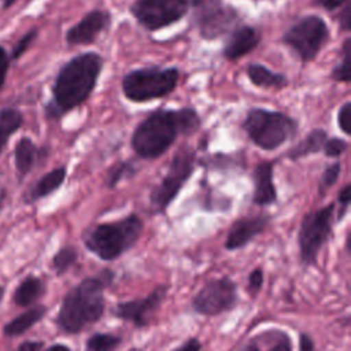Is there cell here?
<instances>
[{
	"mask_svg": "<svg viewBox=\"0 0 351 351\" xmlns=\"http://www.w3.org/2000/svg\"><path fill=\"white\" fill-rule=\"evenodd\" d=\"M169 292V285H156L147 296L121 302L114 308V315L122 321L132 322L136 328H144L149 324L152 314L160 307Z\"/></svg>",
	"mask_w": 351,
	"mask_h": 351,
	"instance_id": "4fadbf2b",
	"label": "cell"
},
{
	"mask_svg": "<svg viewBox=\"0 0 351 351\" xmlns=\"http://www.w3.org/2000/svg\"><path fill=\"white\" fill-rule=\"evenodd\" d=\"M192 11L199 36L208 41L229 34L240 18L239 11L223 0H200Z\"/></svg>",
	"mask_w": 351,
	"mask_h": 351,
	"instance_id": "8fae6325",
	"label": "cell"
},
{
	"mask_svg": "<svg viewBox=\"0 0 351 351\" xmlns=\"http://www.w3.org/2000/svg\"><path fill=\"white\" fill-rule=\"evenodd\" d=\"M180 70L177 67H140L122 77L123 96L133 103H145L169 96L178 85Z\"/></svg>",
	"mask_w": 351,
	"mask_h": 351,
	"instance_id": "8992f818",
	"label": "cell"
},
{
	"mask_svg": "<svg viewBox=\"0 0 351 351\" xmlns=\"http://www.w3.org/2000/svg\"><path fill=\"white\" fill-rule=\"evenodd\" d=\"M202 343L197 337H191L186 341H184L181 346L173 348L171 351H200Z\"/></svg>",
	"mask_w": 351,
	"mask_h": 351,
	"instance_id": "ab89813d",
	"label": "cell"
},
{
	"mask_svg": "<svg viewBox=\"0 0 351 351\" xmlns=\"http://www.w3.org/2000/svg\"><path fill=\"white\" fill-rule=\"evenodd\" d=\"M336 19L339 23V29L341 32L347 33L351 30V1H348L340 8V12L336 15Z\"/></svg>",
	"mask_w": 351,
	"mask_h": 351,
	"instance_id": "8d00e7d4",
	"label": "cell"
},
{
	"mask_svg": "<svg viewBox=\"0 0 351 351\" xmlns=\"http://www.w3.org/2000/svg\"><path fill=\"white\" fill-rule=\"evenodd\" d=\"M45 313H47L45 306H41V304L34 306V307L29 308L27 311L19 314L14 319H11L4 326L3 332L5 336H19V335L25 333L26 330H29L38 321H41V318L45 315Z\"/></svg>",
	"mask_w": 351,
	"mask_h": 351,
	"instance_id": "cb8c5ba5",
	"label": "cell"
},
{
	"mask_svg": "<svg viewBox=\"0 0 351 351\" xmlns=\"http://www.w3.org/2000/svg\"><path fill=\"white\" fill-rule=\"evenodd\" d=\"M350 62H351V38L346 37L341 44V62H339L330 71V78L336 82L348 84L350 75Z\"/></svg>",
	"mask_w": 351,
	"mask_h": 351,
	"instance_id": "4316f807",
	"label": "cell"
},
{
	"mask_svg": "<svg viewBox=\"0 0 351 351\" xmlns=\"http://www.w3.org/2000/svg\"><path fill=\"white\" fill-rule=\"evenodd\" d=\"M239 302L236 282L223 276L207 281L192 298V308L204 317H215L228 313L236 307Z\"/></svg>",
	"mask_w": 351,
	"mask_h": 351,
	"instance_id": "7c38bea8",
	"label": "cell"
},
{
	"mask_svg": "<svg viewBox=\"0 0 351 351\" xmlns=\"http://www.w3.org/2000/svg\"><path fill=\"white\" fill-rule=\"evenodd\" d=\"M45 351H70V348L64 344H53V346L48 347Z\"/></svg>",
	"mask_w": 351,
	"mask_h": 351,
	"instance_id": "7bdbcfd3",
	"label": "cell"
},
{
	"mask_svg": "<svg viewBox=\"0 0 351 351\" xmlns=\"http://www.w3.org/2000/svg\"><path fill=\"white\" fill-rule=\"evenodd\" d=\"M10 66H11L10 53L5 51V48L3 45H0V90L3 89V86L5 84Z\"/></svg>",
	"mask_w": 351,
	"mask_h": 351,
	"instance_id": "74e56055",
	"label": "cell"
},
{
	"mask_svg": "<svg viewBox=\"0 0 351 351\" xmlns=\"http://www.w3.org/2000/svg\"><path fill=\"white\" fill-rule=\"evenodd\" d=\"M122 337L112 333H93L85 343V351H115Z\"/></svg>",
	"mask_w": 351,
	"mask_h": 351,
	"instance_id": "83f0119b",
	"label": "cell"
},
{
	"mask_svg": "<svg viewBox=\"0 0 351 351\" xmlns=\"http://www.w3.org/2000/svg\"><path fill=\"white\" fill-rule=\"evenodd\" d=\"M103 64L97 52H82L62 64L51 88L52 97L44 106L45 118L59 121L82 106L95 90Z\"/></svg>",
	"mask_w": 351,
	"mask_h": 351,
	"instance_id": "6da1fadb",
	"label": "cell"
},
{
	"mask_svg": "<svg viewBox=\"0 0 351 351\" xmlns=\"http://www.w3.org/2000/svg\"><path fill=\"white\" fill-rule=\"evenodd\" d=\"M241 128L250 141L263 151H274L298 133V121L281 111L252 107L247 111Z\"/></svg>",
	"mask_w": 351,
	"mask_h": 351,
	"instance_id": "5b68a950",
	"label": "cell"
},
{
	"mask_svg": "<svg viewBox=\"0 0 351 351\" xmlns=\"http://www.w3.org/2000/svg\"><path fill=\"white\" fill-rule=\"evenodd\" d=\"M269 222L270 217L265 214L237 218L228 230L223 244L225 248L228 251H236L248 245L256 236L265 232Z\"/></svg>",
	"mask_w": 351,
	"mask_h": 351,
	"instance_id": "9a60e30c",
	"label": "cell"
},
{
	"mask_svg": "<svg viewBox=\"0 0 351 351\" xmlns=\"http://www.w3.org/2000/svg\"><path fill=\"white\" fill-rule=\"evenodd\" d=\"M348 1H351V0H313V3L315 5L324 8L328 12H333L336 10H340Z\"/></svg>",
	"mask_w": 351,
	"mask_h": 351,
	"instance_id": "f35d334b",
	"label": "cell"
},
{
	"mask_svg": "<svg viewBox=\"0 0 351 351\" xmlns=\"http://www.w3.org/2000/svg\"><path fill=\"white\" fill-rule=\"evenodd\" d=\"M200 125V115L192 107L159 108L147 115L134 128L130 145L138 158L147 160L158 159L167 152L180 134L189 136L197 132Z\"/></svg>",
	"mask_w": 351,
	"mask_h": 351,
	"instance_id": "7a4b0ae2",
	"label": "cell"
},
{
	"mask_svg": "<svg viewBox=\"0 0 351 351\" xmlns=\"http://www.w3.org/2000/svg\"><path fill=\"white\" fill-rule=\"evenodd\" d=\"M136 173H137V166L134 165L133 160L128 159V160L117 162L107 170L104 177V185L108 189H114L121 181L134 177Z\"/></svg>",
	"mask_w": 351,
	"mask_h": 351,
	"instance_id": "484cf974",
	"label": "cell"
},
{
	"mask_svg": "<svg viewBox=\"0 0 351 351\" xmlns=\"http://www.w3.org/2000/svg\"><path fill=\"white\" fill-rule=\"evenodd\" d=\"M261 43L259 32L251 25H239L229 34L222 47V56L234 62L252 52Z\"/></svg>",
	"mask_w": 351,
	"mask_h": 351,
	"instance_id": "2e32d148",
	"label": "cell"
},
{
	"mask_svg": "<svg viewBox=\"0 0 351 351\" xmlns=\"http://www.w3.org/2000/svg\"><path fill=\"white\" fill-rule=\"evenodd\" d=\"M273 160H261L252 170V203L256 206L266 207L277 202V188L273 182Z\"/></svg>",
	"mask_w": 351,
	"mask_h": 351,
	"instance_id": "e0dca14e",
	"label": "cell"
},
{
	"mask_svg": "<svg viewBox=\"0 0 351 351\" xmlns=\"http://www.w3.org/2000/svg\"><path fill=\"white\" fill-rule=\"evenodd\" d=\"M245 74L250 82L258 88L278 90L288 85V80L284 74L271 71L261 63H250L245 69Z\"/></svg>",
	"mask_w": 351,
	"mask_h": 351,
	"instance_id": "44dd1931",
	"label": "cell"
},
{
	"mask_svg": "<svg viewBox=\"0 0 351 351\" xmlns=\"http://www.w3.org/2000/svg\"><path fill=\"white\" fill-rule=\"evenodd\" d=\"M114 271L103 269L97 276L85 277L64 296L56 317L58 326L70 335L82 332L101 319L106 311L104 289L111 285Z\"/></svg>",
	"mask_w": 351,
	"mask_h": 351,
	"instance_id": "3957f363",
	"label": "cell"
},
{
	"mask_svg": "<svg viewBox=\"0 0 351 351\" xmlns=\"http://www.w3.org/2000/svg\"><path fill=\"white\" fill-rule=\"evenodd\" d=\"M314 350H315V344L311 336L302 332L299 335V351H314Z\"/></svg>",
	"mask_w": 351,
	"mask_h": 351,
	"instance_id": "60d3db41",
	"label": "cell"
},
{
	"mask_svg": "<svg viewBox=\"0 0 351 351\" xmlns=\"http://www.w3.org/2000/svg\"><path fill=\"white\" fill-rule=\"evenodd\" d=\"M66 176H67L66 166H59V167H55V169L47 171L25 193V197H23L25 203L32 204L37 200H41V199L52 195L63 185Z\"/></svg>",
	"mask_w": 351,
	"mask_h": 351,
	"instance_id": "ffe728a7",
	"label": "cell"
},
{
	"mask_svg": "<svg viewBox=\"0 0 351 351\" xmlns=\"http://www.w3.org/2000/svg\"><path fill=\"white\" fill-rule=\"evenodd\" d=\"M48 156L47 147H38L30 137L22 136L14 147V165L18 178L26 177L40 162Z\"/></svg>",
	"mask_w": 351,
	"mask_h": 351,
	"instance_id": "ac0fdd59",
	"label": "cell"
},
{
	"mask_svg": "<svg viewBox=\"0 0 351 351\" xmlns=\"http://www.w3.org/2000/svg\"><path fill=\"white\" fill-rule=\"evenodd\" d=\"M25 118L19 108L7 106L0 107V155L7 147L12 134H15L23 125Z\"/></svg>",
	"mask_w": 351,
	"mask_h": 351,
	"instance_id": "603a6c76",
	"label": "cell"
},
{
	"mask_svg": "<svg viewBox=\"0 0 351 351\" xmlns=\"http://www.w3.org/2000/svg\"><path fill=\"white\" fill-rule=\"evenodd\" d=\"M44 282L34 276L26 277L14 292V302L21 307H27L36 303L44 293Z\"/></svg>",
	"mask_w": 351,
	"mask_h": 351,
	"instance_id": "d4e9b609",
	"label": "cell"
},
{
	"mask_svg": "<svg viewBox=\"0 0 351 351\" xmlns=\"http://www.w3.org/2000/svg\"><path fill=\"white\" fill-rule=\"evenodd\" d=\"M196 167V152L182 145L173 155L167 173L149 193V208L154 214H163L192 177Z\"/></svg>",
	"mask_w": 351,
	"mask_h": 351,
	"instance_id": "52a82bcc",
	"label": "cell"
},
{
	"mask_svg": "<svg viewBox=\"0 0 351 351\" xmlns=\"http://www.w3.org/2000/svg\"><path fill=\"white\" fill-rule=\"evenodd\" d=\"M112 15L107 10L95 8L86 12L77 23L70 26L64 34L67 45H89L108 29L111 25Z\"/></svg>",
	"mask_w": 351,
	"mask_h": 351,
	"instance_id": "5bb4252c",
	"label": "cell"
},
{
	"mask_svg": "<svg viewBox=\"0 0 351 351\" xmlns=\"http://www.w3.org/2000/svg\"><path fill=\"white\" fill-rule=\"evenodd\" d=\"M78 259V251L71 245L62 247L52 258V269L58 276L64 274Z\"/></svg>",
	"mask_w": 351,
	"mask_h": 351,
	"instance_id": "f546056e",
	"label": "cell"
},
{
	"mask_svg": "<svg viewBox=\"0 0 351 351\" xmlns=\"http://www.w3.org/2000/svg\"><path fill=\"white\" fill-rule=\"evenodd\" d=\"M329 36L326 22L319 15L310 14L292 23L281 36V41L299 56L302 63H310L318 56Z\"/></svg>",
	"mask_w": 351,
	"mask_h": 351,
	"instance_id": "9c48e42d",
	"label": "cell"
},
{
	"mask_svg": "<svg viewBox=\"0 0 351 351\" xmlns=\"http://www.w3.org/2000/svg\"><path fill=\"white\" fill-rule=\"evenodd\" d=\"M350 200H351V185L346 184L337 195L339 210H337V214H336V222H340L344 218V215L347 214L348 207H350Z\"/></svg>",
	"mask_w": 351,
	"mask_h": 351,
	"instance_id": "836d02e7",
	"label": "cell"
},
{
	"mask_svg": "<svg viewBox=\"0 0 351 351\" xmlns=\"http://www.w3.org/2000/svg\"><path fill=\"white\" fill-rule=\"evenodd\" d=\"M0 1H1L3 10H7V8H10L11 5H14L16 3V0H0Z\"/></svg>",
	"mask_w": 351,
	"mask_h": 351,
	"instance_id": "ee69618b",
	"label": "cell"
},
{
	"mask_svg": "<svg viewBox=\"0 0 351 351\" xmlns=\"http://www.w3.org/2000/svg\"><path fill=\"white\" fill-rule=\"evenodd\" d=\"M340 173H341V163L340 162L330 163L325 167V170L322 171V174L319 177V181H318V192H319L321 196H324L325 192L337 182Z\"/></svg>",
	"mask_w": 351,
	"mask_h": 351,
	"instance_id": "4dcf8cb0",
	"label": "cell"
},
{
	"mask_svg": "<svg viewBox=\"0 0 351 351\" xmlns=\"http://www.w3.org/2000/svg\"><path fill=\"white\" fill-rule=\"evenodd\" d=\"M3 295H4V288L0 285V300L3 299Z\"/></svg>",
	"mask_w": 351,
	"mask_h": 351,
	"instance_id": "f6af8a7d",
	"label": "cell"
},
{
	"mask_svg": "<svg viewBox=\"0 0 351 351\" xmlns=\"http://www.w3.org/2000/svg\"><path fill=\"white\" fill-rule=\"evenodd\" d=\"M328 138V133L325 129L315 128L304 138H302L299 143L292 145L287 152L285 156L291 160H298L302 158H306L313 154H318L322 151L324 144Z\"/></svg>",
	"mask_w": 351,
	"mask_h": 351,
	"instance_id": "7402d4cb",
	"label": "cell"
},
{
	"mask_svg": "<svg viewBox=\"0 0 351 351\" xmlns=\"http://www.w3.org/2000/svg\"><path fill=\"white\" fill-rule=\"evenodd\" d=\"M335 208L336 204L332 202L303 215L298 232V245L300 262L304 266L317 263L319 251L332 236Z\"/></svg>",
	"mask_w": 351,
	"mask_h": 351,
	"instance_id": "ba28073f",
	"label": "cell"
},
{
	"mask_svg": "<svg viewBox=\"0 0 351 351\" xmlns=\"http://www.w3.org/2000/svg\"><path fill=\"white\" fill-rule=\"evenodd\" d=\"M143 228L141 218L136 213H130L123 218L89 228L82 236L84 245L99 259L111 262L134 247Z\"/></svg>",
	"mask_w": 351,
	"mask_h": 351,
	"instance_id": "277c9868",
	"label": "cell"
},
{
	"mask_svg": "<svg viewBox=\"0 0 351 351\" xmlns=\"http://www.w3.org/2000/svg\"><path fill=\"white\" fill-rule=\"evenodd\" d=\"M347 148H348L347 140L333 136V137L326 138V141L324 144V148H322V152L328 158H339L343 152L347 151Z\"/></svg>",
	"mask_w": 351,
	"mask_h": 351,
	"instance_id": "d6a6232c",
	"label": "cell"
},
{
	"mask_svg": "<svg viewBox=\"0 0 351 351\" xmlns=\"http://www.w3.org/2000/svg\"><path fill=\"white\" fill-rule=\"evenodd\" d=\"M263 285V271L261 267H255L250 274H248V284L247 289L251 296H255Z\"/></svg>",
	"mask_w": 351,
	"mask_h": 351,
	"instance_id": "d590c367",
	"label": "cell"
},
{
	"mask_svg": "<svg viewBox=\"0 0 351 351\" xmlns=\"http://www.w3.org/2000/svg\"><path fill=\"white\" fill-rule=\"evenodd\" d=\"M196 163L204 167H211L215 170L219 169H233V167H240L241 163H245V159L237 155H229V154H214L207 158H202L200 160L196 159Z\"/></svg>",
	"mask_w": 351,
	"mask_h": 351,
	"instance_id": "f1b7e54d",
	"label": "cell"
},
{
	"mask_svg": "<svg viewBox=\"0 0 351 351\" xmlns=\"http://www.w3.org/2000/svg\"><path fill=\"white\" fill-rule=\"evenodd\" d=\"M339 129L346 134H351V101H346L337 111Z\"/></svg>",
	"mask_w": 351,
	"mask_h": 351,
	"instance_id": "e575fe53",
	"label": "cell"
},
{
	"mask_svg": "<svg viewBox=\"0 0 351 351\" xmlns=\"http://www.w3.org/2000/svg\"><path fill=\"white\" fill-rule=\"evenodd\" d=\"M38 36V29L37 27H32L30 30H27L23 36H21V38L15 43V45L12 47L11 52H10V59L12 60H18L34 43V40Z\"/></svg>",
	"mask_w": 351,
	"mask_h": 351,
	"instance_id": "1f68e13d",
	"label": "cell"
},
{
	"mask_svg": "<svg viewBox=\"0 0 351 351\" xmlns=\"http://www.w3.org/2000/svg\"><path fill=\"white\" fill-rule=\"evenodd\" d=\"M239 351H293V344L285 330L269 328L250 337Z\"/></svg>",
	"mask_w": 351,
	"mask_h": 351,
	"instance_id": "d6986e66",
	"label": "cell"
},
{
	"mask_svg": "<svg viewBox=\"0 0 351 351\" xmlns=\"http://www.w3.org/2000/svg\"><path fill=\"white\" fill-rule=\"evenodd\" d=\"M43 346H44L43 341H32V340H29V341H23L18 347L16 351H41Z\"/></svg>",
	"mask_w": 351,
	"mask_h": 351,
	"instance_id": "b9f144b4",
	"label": "cell"
},
{
	"mask_svg": "<svg viewBox=\"0 0 351 351\" xmlns=\"http://www.w3.org/2000/svg\"><path fill=\"white\" fill-rule=\"evenodd\" d=\"M200 0H134L129 12L148 32H158L181 21Z\"/></svg>",
	"mask_w": 351,
	"mask_h": 351,
	"instance_id": "30bf717a",
	"label": "cell"
}]
</instances>
